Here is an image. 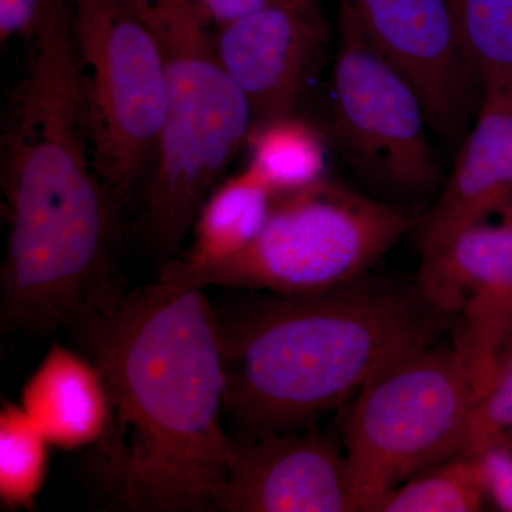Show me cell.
Returning <instances> with one entry per match:
<instances>
[{"label":"cell","mask_w":512,"mask_h":512,"mask_svg":"<svg viewBox=\"0 0 512 512\" xmlns=\"http://www.w3.org/2000/svg\"><path fill=\"white\" fill-rule=\"evenodd\" d=\"M480 458L488 501L500 511L512 512V446L490 448Z\"/></svg>","instance_id":"obj_21"},{"label":"cell","mask_w":512,"mask_h":512,"mask_svg":"<svg viewBox=\"0 0 512 512\" xmlns=\"http://www.w3.org/2000/svg\"><path fill=\"white\" fill-rule=\"evenodd\" d=\"M416 224L402 205L326 175L309 187L275 195L264 228L245 251L183 282L284 296L332 291L365 278Z\"/></svg>","instance_id":"obj_5"},{"label":"cell","mask_w":512,"mask_h":512,"mask_svg":"<svg viewBox=\"0 0 512 512\" xmlns=\"http://www.w3.org/2000/svg\"><path fill=\"white\" fill-rule=\"evenodd\" d=\"M414 288L357 279L312 295H274L221 322L227 414L241 437L308 429L349 403L447 325Z\"/></svg>","instance_id":"obj_2"},{"label":"cell","mask_w":512,"mask_h":512,"mask_svg":"<svg viewBox=\"0 0 512 512\" xmlns=\"http://www.w3.org/2000/svg\"><path fill=\"white\" fill-rule=\"evenodd\" d=\"M205 289L161 272L72 330L109 384L101 476L131 511L210 512L234 454L221 320Z\"/></svg>","instance_id":"obj_1"},{"label":"cell","mask_w":512,"mask_h":512,"mask_svg":"<svg viewBox=\"0 0 512 512\" xmlns=\"http://www.w3.org/2000/svg\"><path fill=\"white\" fill-rule=\"evenodd\" d=\"M247 144L249 170L274 195L301 190L326 177L325 141L296 114L252 127Z\"/></svg>","instance_id":"obj_16"},{"label":"cell","mask_w":512,"mask_h":512,"mask_svg":"<svg viewBox=\"0 0 512 512\" xmlns=\"http://www.w3.org/2000/svg\"><path fill=\"white\" fill-rule=\"evenodd\" d=\"M217 511H359L345 448L309 427L235 437Z\"/></svg>","instance_id":"obj_11"},{"label":"cell","mask_w":512,"mask_h":512,"mask_svg":"<svg viewBox=\"0 0 512 512\" xmlns=\"http://www.w3.org/2000/svg\"><path fill=\"white\" fill-rule=\"evenodd\" d=\"M52 444L19 403L0 409V503L9 511L32 510L49 471Z\"/></svg>","instance_id":"obj_18"},{"label":"cell","mask_w":512,"mask_h":512,"mask_svg":"<svg viewBox=\"0 0 512 512\" xmlns=\"http://www.w3.org/2000/svg\"><path fill=\"white\" fill-rule=\"evenodd\" d=\"M19 406L52 447L104 446L113 429L109 384L89 355L53 343L22 387Z\"/></svg>","instance_id":"obj_14"},{"label":"cell","mask_w":512,"mask_h":512,"mask_svg":"<svg viewBox=\"0 0 512 512\" xmlns=\"http://www.w3.org/2000/svg\"><path fill=\"white\" fill-rule=\"evenodd\" d=\"M160 42L167 77L165 116L148 177L143 229L165 262L247 143L252 111L217 50L201 0H134Z\"/></svg>","instance_id":"obj_4"},{"label":"cell","mask_w":512,"mask_h":512,"mask_svg":"<svg viewBox=\"0 0 512 512\" xmlns=\"http://www.w3.org/2000/svg\"><path fill=\"white\" fill-rule=\"evenodd\" d=\"M279 2L284 0H201L217 29Z\"/></svg>","instance_id":"obj_23"},{"label":"cell","mask_w":512,"mask_h":512,"mask_svg":"<svg viewBox=\"0 0 512 512\" xmlns=\"http://www.w3.org/2000/svg\"><path fill=\"white\" fill-rule=\"evenodd\" d=\"M330 89V133L363 181L402 198L439 188L440 164L420 94L340 3Z\"/></svg>","instance_id":"obj_8"},{"label":"cell","mask_w":512,"mask_h":512,"mask_svg":"<svg viewBox=\"0 0 512 512\" xmlns=\"http://www.w3.org/2000/svg\"><path fill=\"white\" fill-rule=\"evenodd\" d=\"M417 285L441 312L460 316L453 345L480 399L512 333V208L421 256Z\"/></svg>","instance_id":"obj_9"},{"label":"cell","mask_w":512,"mask_h":512,"mask_svg":"<svg viewBox=\"0 0 512 512\" xmlns=\"http://www.w3.org/2000/svg\"><path fill=\"white\" fill-rule=\"evenodd\" d=\"M476 387L456 346L433 343L384 369L346 406L342 446L357 510L461 453Z\"/></svg>","instance_id":"obj_6"},{"label":"cell","mask_w":512,"mask_h":512,"mask_svg":"<svg viewBox=\"0 0 512 512\" xmlns=\"http://www.w3.org/2000/svg\"><path fill=\"white\" fill-rule=\"evenodd\" d=\"M94 167L119 208L150 177L167 77L160 42L134 0H70Z\"/></svg>","instance_id":"obj_7"},{"label":"cell","mask_w":512,"mask_h":512,"mask_svg":"<svg viewBox=\"0 0 512 512\" xmlns=\"http://www.w3.org/2000/svg\"><path fill=\"white\" fill-rule=\"evenodd\" d=\"M52 0H0V40L28 39L35 32Z\"/></svg>","instance_id":"obj_22"},{"label":"cell","mask_w":512,"mask_h":512,"mask_svg":"<svg viewBox=\"0 0 512 512\" xmlns=\"http://www.w3.org/2000/svg\"><path fill=\"white\" fill-rule=\"evenodd\" d=\"M6 110L2 188L6 271L69 288L113 258L119 208L94 167L70 0H52Z\"/></svg>","instance_id":"obj_3"},{"label":"cell","mask_w":512,"mask_h":512,"mask_svg":"<svg viewBox=\"0 0 512 512\" xmlns=\"http://www.w3.org/2000/svg\"><path fill=\"white\" fill-rule=\"evenodd\" d=\"M498 446H512V333L493 382L474 404L461 453L480 456Z\"/></svg>","instance_id":"obj_20"},{"label":"cell","mask_w":512,"mask_h":512,"mask_svg":"<svg viewBox=\"0 0 512 512\" xmlns=\"http://www.w3.org/2000/svg\"><path fill=\"white\" fill-rule=\"evenodd\" d=\"M416 87L431 133L457 141L483 89L458 37L450 0H339Z\"/></svg>","instance_id":"obj_10"},{"label":"cell","mask_w":512,"mask_h":512,"mask_svg":"<svg viewBox=\"0 0 512 512\" xmlns=\"http://www.w3.org/2000/svg\"><path fill=\"white\" fill-rule=\"evenodd\" d=\"M512 208V89L484 87L439 198L417 220L421 254Z\"/></svg>","instance_id":"obj_13"},{"label":"cell","mask_w":512,"mask_h":512,"mask_svg":"<svg viewBox=\"0 0 512 512\" xmlns=\"http://www.w3.org/2000/svg\"><path fill=\"white\" fill-rule=\"evenodd\" d=\"M458 37L481 89H512V0H450Z\"/></svg>","instance_id":"obj_19"},{"label":"cell","mask_w":512,"mask_h":512,"mask_svg":"<svg viewBox=\"0 0 512 512\" xmlns=\"http://www.w3.org/2000/svg\"><path fill=\"white\" fill-rule=\"evenodd\" d=\"M274 198L248 167L217 185L198 212L191 248L161 272L188 281L241 254L264 228Z\"/></svg>","instance_id":"obj_15"},{"label":"cell","mask_w":512,"mask_h":512,"mask_svg":"<svg viewBox=\"0 0 512 512\" xmlns=\"http://www.w3.org/2000/svg\"><path fill=\"white\" fill-rule=\"evenodd\" d=\"M488 501L483 464L460 453L393 488L373 512H477Z\"/></svg>","instance_id":"obj_17"},{"label":"cell","mask_w":512,"mask_h":512,"mask_svg":"<svg viewBox=\"0 0 512 512\" xmlns=\"http://www.w3.org/2000/svg\"><path fill=\"white\" fill-rule=\"evenodd\" d=\"M326 40L319 0H284L217 29L218 55L248 100L252 127L295 114Z\"/></svg>","instance_id":"obj_12"}]
</instances>
